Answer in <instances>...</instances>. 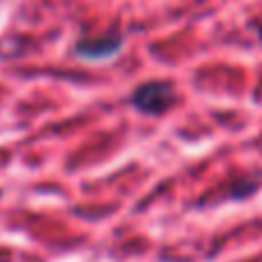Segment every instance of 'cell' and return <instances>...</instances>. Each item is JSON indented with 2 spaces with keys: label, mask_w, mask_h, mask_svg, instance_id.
<instances>
[{
  "label": "cell",
  "mask_w": 262,
  "mask_h": 262,
  "mask_svg": "<svg viewBox=\"0 0 262 262\" xmlns=\"http://www.w3.org/2000/svg\"><path fill=\"white\" fill-rule=\"evenodd\" d=\"M174 86L167 81H146L133 93V104L144 114H163L174 104Z\"/></svg>",
  "instance_id": "1"
},
{
  "label": "cell",
  "mask_w": 262,
  "mask_h": 262,
  "mask_svg": "<svg viewBox=\"0 0 262 262\" xmlns=\"http://www.w3.org/2000/svg\"><path fill=\"white\" fill-rule=\"evenodd\" d=\"M257 35H260V40H262V26H260V28H257Z\"/></svg>",
  "instance_id": "3"
},
{
  "label": "cell",
  "mask_w": 262,
  "mask_h": 262,
  "mask_svg": "<svg viewBox=\"0 0 262 262\" xmlns=\"http://www.w3.org/2000/svg\"><path fill=\"white\" fill-rule=\"evenodd\" d=\"M121 47H123V37L121 35H114L109 33L104 35V37H91V40H81L79 45H77V54L81 56V58H109V56H114L121 51Z\"/></svg>",
  "instance_id": "2"
}]
</instances>
